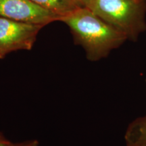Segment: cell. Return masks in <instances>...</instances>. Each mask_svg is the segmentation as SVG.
Listing matches in <instances>:
<instances>
[{"mask_svg": "<svg viewBox=\"0 0 146 146\" xmlns=\"http://www.w3.org/2000/svg\"><path fill=\"white\" fill-rule=\"evenodd\" d=\"M70 29L76 43L89 61L103 59L128 39L127 36L87 8H78L60 18Z\"/></svg>", "mask_w": 146, "mask_h": 146, "instance_id": "cell-1", "label": "cell"}, {"mask_svg": "<svg viewBox=\"0 0 146 146\" xmlns=\"http://www.w3.org/2000/svg\"><path fill=\"white\" fill-rule=\"evenodd\" d=\"M89 10L135 41L145 31L146 0H93Z\"/></svg>", "mask_w": 146, "mask_h": 146, "instance_id": "cell-2", "label": "cell"}, {"mask_svg": "<svg viewBox=\"0 0 146 146\" xmlns=\"http://www.w3.org/2000/svg\"><path fill=\"white\" fill-rule=\"evenodd\" d=\"M43 27L0 16V50L5 55L15 51L31 50Z\"/></svg>", "mask_w": 146, "mask_h": 146, "instance_id": "cell-3", "label": "cell"}, {"mask_svg": "<svg viewBox=\"0 0 146 146\" xmlns=\"http://www.w3.org/2000/svg\"><path fill=\"white\" fill-rule=\"evenodd\" d=\"M0 16L43 27L60 19L57 14L41 8L31 0H0Z\"/></svg>", "mask_w": 146, "mask_h": 146, "instance_id": "cell-4", "label": "cell"}, {"mask_svg": "<svg viewBox=\"0 0 146 146\" xmlns=\"http://www.w3.org/2000/svg\"><path fill=\"white\" fill-rule=\"evenodd\" d=\"M125 140L127 146H146V115L133 120L129 125Z\"/></svg>", "mask_w": 146, "mask_h": 146, "instance_id": "cell-5", "label": "cell"}, {"mask_svg": "<svg viewBox=\"0 0 146 146\" xmlns=\"http://www.w3.org/2000/svg\"><path fill=\"white\" fill-rule=\"evenodd\" d=\"M31 1L39 5L41 8L57 14L60 18L71 13L78 8L74 0H31Z\"/></svg>", "mask_w": 146, "mask_h": 146, "instance_id": "cell-6", "label": "cell"}, {"mask_svg": "<svg viewBox=\"0 0 146 146\" xmlns=\"http://www.w3.org/2000/svg\"><path fill=\"white\" fill-rule=\"evenodd\" d=\"M93 0H74L76 5L78 8H88Z\"/></svg>", "mask_w": 146, "mask_h": 146, "instance_id": "cell-7", "label": "cell"}, {"mask_svg": "<svg viewBox=\"0 0 146 146\" xmlns=\"http://www.w3.org/2000/svg\"><path fill=\"white\" fill-rule=\"evenodd\" d=\"M12 145L10 142L5 141L4 139L0 137V146H10Z\"/></svg>", "mask_w": 146, "mask_h": 146, "instance_id": "cell-8", "label": "cell"}, {"mask_svg": "<svg viewBox=\"0 0 146 146\" xmlns=\"http://www.w3.org/2000/svg\"><path fill=\"white\" fill-rule=\"evenodd\" d=\"M10 146H13V145H10ZM16 146H36V143L35 142H29V143L19 144L18 145H16Z\"/></svg>", "mask_w": 146, "mask_h": 146, "instance_id": "cell-9", "label": "cell"}, {"mask_svg": "<svg viewBox=\"0 0 146 146\" xmlns=\"http://www.w3.org/2000/svg\"><path fill=\"white\" fill-rule=\"evenodd\" d=\"M5 56V54H4V53H3L1 50H0V58H3Z\"/></svg>", "mask_w": 146, "mask_h": 146, "instance_id": "cell-10", "label": "cell"}, {"mask_svg": "<svg viewBox=\"0 0 146 146\" xmlns=\"http://www.w3.org/2000/svg\"><path fill=\"white\" fill-rule=\"evenodd\" d=\"M145 83H146V80H145Z\"/></svg>", "mask_w": 146, "mask_h": 146, "instance_id": "cell-11", "label": "cell"}]
</instances>
